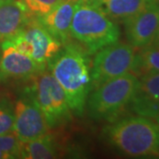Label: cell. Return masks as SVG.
<instances>
[{
  "label": "cell",
  "instance_id": "4",
  "mask_svg": "<svg viewBox=\"0 0 159 159\" xmlns=\"http://www.w3.org/2000/svg\"><path fill=\"white\" fill-rule=\"evenodd\" d=\"M138 85V78L127 73L95 88L88 99V110L93 119L113 121L129 105Z\"/></svg>",
  "mask_w": 159,
  "mask_h": 159
},
{
  "label": "cell",
  "instance_id": "14",
  "mask_svg": "<svg viewBox=\"0 0 159 159\" xmlns=\"http://www.w3.org/2000/svg\"><path fill=\"white\" fill-rule=\"evenodd\" d=\"M148 0H86L112 20L129 19L142 10Z\"/></svg>",
  "mask_w": 159,
  "mask_h": 159
},
{
  "label": "cell",
  "instance_id": "1",
  "mask_svg": "<svg viewBox=\"0 0 159 159\" xmlns=\"http://www.w3.org/2000/svg\"><path fill=\"white\" fill-rule=\"evenodd\" d=\"M51 73L62 87L71 111L81 116L85 110L92 80L86 54L76 46L67 45L49 62Z\"/></svg>",
  "mask_w": 159,
  "mask_h": 159
},
{
  "label": "cell",
  "instance_id": "22",
  "mask_svg": "<svg viewBox=\"0 0 159 159\" xmlns=\"http://www.w3.org/2000/svg\"><path fill=\"white\" fill-rule=\"evenodd\" d=\"M1 55H2V48H1V44H0V58H1Z\"/></svg>",
  "mask_w": 159,
  "mask_h": 159
},
{
  "label": "cell",
  "instance_id": "6",
  "mask_svg": "<svg viewBox=\"0 0 159 159\" xmlns=\"http://www.w3.org/2000/svg\"><path fill=\"white\" fill-rule=\"evenodd\" d=\"M135 51L129 43H115L97 51L91 72L92 88L131 73Z\"/></svg>",
  "mask_w": 159,
  "mask_h": 159
},
{
  "label": "cell",
  "instance_id": "18",
  "mask_svg": "<svg viewBox=\"0 0 159 159\" xmlns=\"http://www.w3.org/2000/svg\"><path fill=\"white\" fill-rule=\"evenodd\" d=\"M63 1L65 0H22L29 12L37 17L53 11Z\"/></svg>",
  "mask_w": 159,
  "mask_h": 159
},
{
  "label": "cell",
  "instance_id": "23",
  "mask_svg": "<svg viewBox=\"0 0 159 159\" xmlns=\"http://www.w3.org/2000/svg\"><path fill=\"white\" fill-rule=\"evenodd\" d=\"M157 124H158V125H159V117H158V118H157Z\"/></svg>",
  "mask_w": 159,
  "mask_h": 159
},
{
  "label": "cell",
  "instance_id": "20",
  "mask_svg": "<svg viewBox=\"0 0 159 159\" xmlns=\"http://www.w3.org/2000/svg\"><path fill=\"white\" fill-rule=\"evenodd\" d=\"M151 43L159 45V29L158 30H157V34H156V36H155V39H154V41Z\"/></svg>",
  "mask_w": 159,
  "mask_h": 159
},
{
  "label": "cell",
  "instance_id": "11",
  "mask_svg": "<svg viewBox=\"0 0 159 159\" xmlns=\"http://www.w3.org/2000/svg\"><path fill=\"white\" fill-rule=\"evenodd\" d=\"M1 48L0 76L13 79H25L33 77L44 70L33 58L19 52L13 47L1 46Z\"/></svg>",
  "mask_w": 159,
  "mask_h": 159
},
{
  "label": "cell",
  "instance_id": "17",
  "mask_svg": "<svg viewBox=\"0 0 159 159\" xmlns=\"http://www.w3.org/2000/svg\"><path fill=\"white\" fill-rule=\"evenodd\" d=\"M22 142L13 132L0 134V159L21 158Z\"/></svg>",
  "mask_w": 159,
  "mask_h": 159
},
{
  "label": "cell",
  "instance_id": "16",
  "mask_svg": "<svg viewBox=\"0 0 159 159\" xmlns=\"http://www.w3.org/2000/svg\"><path fill=\"white\" fill-rule=\"evenodd\" d=\"M57 157V148L49 135L34 139L32 141L22 142L21 158L50 159Z\"/></svg>",
  "mask_w": 159,
  "mask_h": 159
},
{
  "label": "cell",
  "instance_id": "7",
  "mask_svg": "<svg viewBox=\"0 0 159 159\" xmlns=\"http://www.w3.org/2000/svg\"><path fill=\"white\" fill-rule=\"evenodd\" d=\"M13 133L20 142L32 141L45 135L49 125L39 106L30 94L18 100L13 108Z\"/></svg>",
  "mask_w": 159,
  "mask_h": 159
},
{
  "label": "cell",
  "instance_id": "9",
  "mask_svg": "<svg viewBox=\"0 0 159 159\" xmlns=\"http://www.w3.org/2000/svg\"><path fill=\"white\" fill-rule=\"evenodd\" d=\"M20 32L32 45L31 58L45 69L46 65L59 51L61 43L46 30L38 19L31 18Z\"/></svg>",
  "mask_w": 159,
  "mask_h": 159
},
{
  "label": "cell",
  "instance_id": "5",
  "mask_svg": "<svg viewBox=\"0 0 159 159\" xmlns=\"http://www.w3.org/2000/svg\"><path fill=\"white\" fill-rule=\"evenodd\" d=\"M30 94L45 117L49 127H55L72 118L66 94L51 72L43 70L34 76Z\"/></svg>",
  "mask_w": 159,
  "mask_h": 159
},
{
  "label": "cell",
  "instance_id": "3",
  "mask_svg": "<svg viewBox=\"0 0 159 159\" xmlns=\"http://www.w3.org/2000/svg\"><path fill=\"white\" fill-rule=\"evenodd\" d=\"M71 35L78 40L89 54H93L119 42L120 30L102 11L80 0L72 19Z\"/></svg>",
  "mask_w": 159,
  "mask_h": 159
},
{
  "label": "cell",
  "instance_id": "10",
  "mask_svg": "<svg viewBox=\"0 0 159 159\" xmlns=\"http://www.w3.org/2000/svg\"><path fill=\"white\" fill-rule=\"evenodd\" d=\"M129 105L134 112L148 119L159 117V73L138 78V85Z\"/></svg>",
  "mask_w": 159,
  "mask_h": 159
},
{
  "label": "cell",
  "instance_id": "13",
  "mask_svg": "<svg viewBox=\"0 0 159 159\" xmlns=\"http://www.w3.org/2000/svg\"><path fill=\"white\" fill-rule=\"evenodd\" d=\"M22 0H11L0 5V41L20 32L31 19Z\"/></svg>",
  "mask_w": 159,
  "mask_h": 159
},
{
  "label": "cell",
  "instance_id": "8",
  "mask_svg": "<svg viewBox=\"0 0 159 159\" xmlns=\"http://www.w3.org/2000/svg\"><path fill=\"white\" fill-rule=\"evenodd\" d=\"M129 44L140 49L150 44L159 29V0H148L136 14L124 21Z\"/></svg>",
  "mask_w": 159,
  "mask_h": 159
},
{
  "label": "cell",
  "instance_id": "19",
  "mask_svg": "<svg viewBox=\"0 0 159 159\" xmlns=\"http://www.w3.org/2000/svg\"><path fill=\"white\" fill-rule=\"evenodd\" d=\"M14 111L11 102L6 99H0V134L13 131Z\"/></svg>",
  "mask_w": 159,
  "mask_h": 159
},
{
  "label": "cell",
  "instance_id": "2",
  "mask_svg": "<svg viewBox=\"0 0 159 159\" xmlns=\"http://www.w3.org/2000/svg\"><path fill=\"white\" fill-rule=\"evenodd\" d=\"M109 142L132 157L159 156V125L142 116L128 117L105 129Z\"/></svg>",
  "mask_w": 159,
  "mask_h": 159
},
{
  "label": "cell",
  "instance_id": "21",
  "mask_svg": "<svg viewBox=\"0 0 159 159\" xmlns=\"http://www.w3.org/2000/svg\"><path fill=\"white\" fill-rule=\"evenodd\" d=\"M9 1H11V0H0V5L4 4V3H6V2H9Z\"/></svg>",
  "mask_w": 159,
  "mask_h": 159
},
{
  "label": "cell",
  "instance_id": "15",
  "mask_svg": "<svg viewBox=\"0 0 159 159\" xmlns=\"http://www.w3.org/2000/svg\"><path fill=\"white\" fill-rule=\"evenodd\" d=\"M131 73L137 78L159 73V45L150 43L135 52Z\"/></svg>",
  "mask_w": 159,
  "mask_h": 159
},
{
  "label": "cell",
  "instance_id": "12",
  "mask_svg": "<svg viewBox=\"0 0 159 159\" xmlns=\"http://www.w3.org/2000/svg\"><path fill=\"white\" fill-rule=\"evenodd\" d=\"M78 3L79 0H65L53 11L37 17L46 30L60 43H66L71 35L72 19Z\"/></svg>",
  "mask_w": 159,
  "mask_h": 159
}]
</instances>
